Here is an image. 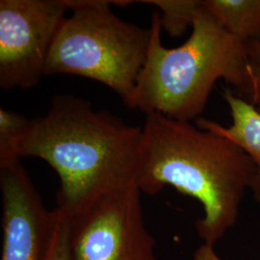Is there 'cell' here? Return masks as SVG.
Returning a JSON list of instances; mask_svg holds the SVG:
<instances>
[{"label":"cell","instance_id":"2","mask_svg":"<svg viewBox=\"0 0 260 260\" xmlns=\"http://www.w3.org/2000/svg\"><path fill=\"white\" fill-rule=\"evenodd\" d=\"M254 175L253 161L233 141L191 121L146 115L136 186L149 196L172 186L197 200L204 217L196 231L205 245L214 247L235 224Z\"/></svg>","mask_w":260,"mask_h":260},{"label":"cell","instance_id":"13","mask_svg":"<svg viewBox=\"0 0 260 260\" xmlns=\"http://www.w3.org/2000/svg\"><path fill=\"white\" fill-rule=\"evenodd\" d=\"M194 260H223L215 251L213 246L203 244L194 253Z\"/></svg>","mask_w":260,"mask_h":260},{"label":"cell","instance_id":"11","mask_svg":"<svg viewBox=\"0 0 260 260\" xmlns=\"http://www.w3.org/2000/svg\"><path fill=\"white\" fill-rule=\"evenodd\" d=\"M49 248L45 260H74L71 245V217L56 207Z\"/></svg>","mask_w":260,"mask_h":260},{"label":"cell","instance_id":"4","mask_svg":"<svg viewBox=\"0 0 260 260\" xmlns=\"http://www.w3.org/2000/svg\"><path fill=\"white\" fill-rule=\"evenodd\" d=\"M66 18L47 60L46 75H72L101 82L126 103L146 63L150 27L124 21L111 5L133 1L67 0Z\"/></svg>","mask_w":260,"mask_h":260},{"label":"cell","instance_id":"3","mask_svg":"<svg viewBox=\"0 0 260 260\" xmlns=\"http://www.w3.org/2000/svg\"><path fill=\"white\" fill-rule=\"evenodd\" d=\"M151 40L146 63L127 102L146 115L191 121L205 111L214 86L223 79L240 96L251 93V62L245 43L229 33L202 0L192 33L180 47L161 41L160 13L151 16Z\"/></svg>","mask_w":260,"mask_h":260},{"label":"cell","instance_id":"8","mask_svg":"<svg viewBox=\"0 0 260 260\" xmlns=\"http://www.w3.org/2000/svg\"><path fill=\"white\" fill-rule=\"evenodd\" d=\"M223 96L230 108L232 124L223 126L216 121L199 118L196 125L233 141L251 158L255 175L250 190L254 201L260 204V112L248 100L236 95L228 88Z\"/></svg>","mask_w":260,"mask_h":260},{"label":"cell","instance_id":"9","mask_svg":"<svg viewBox=\"0 0 260 260\" xmlns=\"http://www.w3.org/2000/svg\"><path fill=\"white\" fill-rule=\"evenodd\" d=\"M224 29L243 43L260 42V0H203Z\"/></svg>","mask_w":260,"mask_h":260},{"label":"cell","instance_id":"6","mask_svg":"<svg viewBox=\"0 0 260 260\" xmlns=\"http://www.w3.org/2000/svg\"><path fill=\"white\" fill-rule=\"evenodd\" d=\"M137 186L104 196L71 217L74 260H157Z\"/></svg>","mask_w":260,"mask_h":260},{"label":"cell","instance_id":"1","mask_svg":"<svg viewBox=\"0 0 260 260\" xmlns=\"http://www.w3.org/2000/svg\"><path fill=\"white\" fill-rule=\"evenodd\" d=\"M141 137L142 127L94 110L81 98L59 94L44 116L30 119L0 161L45 160L60 179L56 207L74 217L104 196L136 186Z\"/></svg>","mask_w":260,"mask_h":260},{"label":"cell","instance_id":"5","mask_svg":"<svg viewBox=\"0 0 260 260\" xmlns=\"http://www.w3.org/2000/svg\"><path fill=\"white\" fill-rule=\"evenodd\" d=\"M67 0L0 1V87L28 90L46 75Z\"/></svg>","mask_w":260,"mask_h":260},{"label":"cell","instance_id":"14","mask_svg":"<svg viewBox=\"0 0 260 260\" xmlns=\"http://www.w3.org/2000/svg\"><path fill=\"white\" fill-rule=\"evenodd\" d=\"M245 47L251 64L260 68V42L245 43Z\"/></svg>","mask_w":260,"mask_h":260},{"label":"cell","instance_id":"7","mask_svg":"<svg viewBox=\"0 0 260 260\" xmlns=\"http://www.w3.org/2000/svg\"><path fill=\"white\" fill-rule=\"evenodd\" d=\"M0 260L46 259L55 212L45 206L19 159L0 161Z\"/></svg>","mask_w":260,"mask_h":260},{"label":"cell","instance_id":"15","mask_svg":"<svg viewBox=\"0 0 260 260\" xmlns=\"http://www.w3.org/2000/svg\"><path fill=\"white\" fill-rule=\"evenodd\" d=\"M252 103L260 112V70L254 76V87L252 94Z\"/></svg>","mask_w":260,"mask_h":260},{"label":"cell","instance_id":"10","mask_svg":"<svg viewBox=\"0 0 260 260\" xmlns=\"http://www.w3.org/2000/svg\"><path fill=\"white\" fill-rule=\"evenodd\" d=\"M158 7L161 27L172 37L183 35L189 27H193L202 0H145L140 1Z\"/></svg>","mask_w":260,"mask_h":260},{"label":"cell","instance_id":"12","mask_svg":"<svg viewBox=\"0 0 260 260\" xmlns=\"http://www.w3.org/2000/svg\"><path fill=\"white\" fill-rule=\"evenodd\" d=\"M30 119L17 112L0 108V156L9 151L11 146L27 129Z\"/></svg>","mask_w":260,"mask_h":260}]
</instances>
